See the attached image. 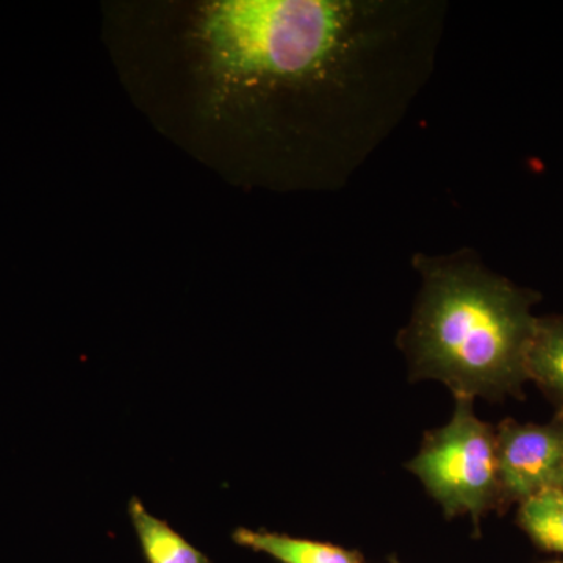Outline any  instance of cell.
Here are the masks:
<instances>
[{
	"label": "cell",
	"mask_w": 563,
	"mask_h": 563,
	"mask_svg": "<svg viewBox=\"0 0 563 563\" xmlns=\"http://www.w3.org/2000/svg\"><path fill=\"white\" fill-rule=\"evenodd\" d=\"M555 487L561 488V490H563V468L561 472V476H559L558 484H555Z\"/></svg>",
	"instance_id": "8"
},
{
	"label": "cell",
	"mask_w": 563,
	"mask_h": 563,
	"mask_svg": "<svg viewBox=\"0 0 563 563\" xmlns=\"http://www.w3.org/2000/svg\"><path fill=\"white\" fill-rule=\"evenodd\" d=\"M422 285L399 333L412 379L439 380L455 398H520L540 292L488 272L470 251L417 254Z\"/></svg>",
	"instance_id": "1"
},
{
	"label": "cell",
	"mask_w": 563,
	"mask_h": 563,
	"mask_svg": "<svg viewBox=\"0 0 563 563\" xmlns=\"http://www.w3.org/2000/svg\"><path fill=\"white\" fill-rule=\"evenodd\" d=\"M501 509L555 487L563 468V420H504L496 429ZM499 509V510H501Z\"/></svg>",
	"instance_id": "3"
},
{
	"label": "cell",
	"mask_w": 563,
	"mask_h": 563,
	"mask_svg": "<svg viewBox=\"0 0 563 563\" xmlns=\"http://www.w3.org/2000/svg\"><path fill=\"white\" fill-rule=\"evenodd\" d=\"M232 542L246 550L268 555L277 563H365L362 553L320 540L301 539L268 529L236 528Z\"/></svg>",
	"instance_id": "4"
},
{
	"label": "cell",
	"mask_w": 563,
	"mask_h": 563,
	"mask_svg": "<svg viewBox=\"0 0 563 563\" xmlns=\"http://www.w3.org/2000/svg\"><path fill=\"white\" fill-rule=\"evenodd\" d=\"M128 517L146 563H213L168 521L152 515L139 496L129 499Z\"/></svg>",
	"instance_id": "5"
},
{
	"label": "cell",
	"mask_w": 563,
	"mask_h": 563,
	"mask_svg": "<svg viewBox=\"0 0 563 563\" xmlns=\"http://www.w3.org/2000/svg\"><path fill=\"white\" fill-rule=\"evenodd\" d=\"M407 468L448 518L470 515L479 526L485 514L501 509L496 431L476 417L473 399L455 398L453 418L426 433Z\"/></svg>",
	"instance_id": "2"
},
{
	"label": "cell",
	"mask_w": 563,
	"mask_h": 563,
	"mask_svg": "<svg viewBox=\"0 0 563 563\" xmlns=\"http://www.w3.org/2000/svg\"><path fill=\"white\" fill-rule=\"evenodd\" d=\"M528 380L536 383L563 420V314L537 317L528 358Z\"/></svg>",
	"instance_id": "6"
},
{
	"label": "cell",
	"mask_w": 563,
	"mask_h": 563,
	"mask_svg": "<svg viewBox=\"0 0 563 563\" xmlns=\"http://www.w3.org/2000/svg\"><path fill=\"white\" fill-rule=\"evenodd\" d=\"M390 563H399L398 561H391Z\"/></svg>",
	"instance_id": "10"
},
{
	"label": "cell",
	"mask_w": 563,
	"mask_h": 563,
	"mask_svg": "<svg viewBox=\"0 0 563 563\" xmlns=\"http://www.w3.org/2000/svg\"><path fill=\"white\" fill-rule=\"evenodd\" d=\"M517 523L537 548L563 554V490L547 488L518 504Z\"/></svg>",
	"instance_id": "7"
},
{
	"label": "cell",
	"mask_w": 563,
	"mask_h": 563,
	"mask_svg": "<svg viewBox=\"0 0 563 563\" xmlns=\"http://www.w3.org/2000/svg\"><path fill=\"white\" fill-rule=\"evenodd\" d=\"M551 563H563V562H561V561H558V562H551Z\"/></svg>",
	"instance_id": "9"
}]
</instances>
